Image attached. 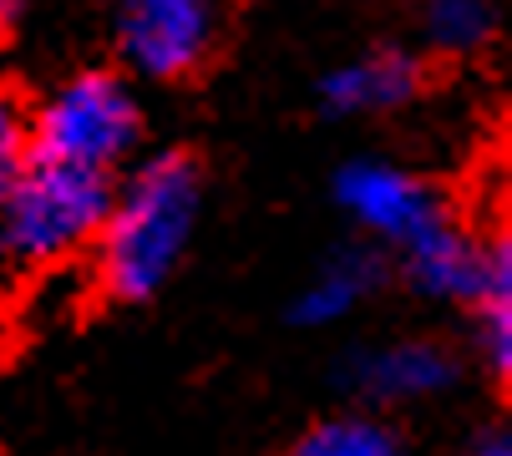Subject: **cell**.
Here are the masks:
<instances>
[{
  "instance_id": "cell-1",
  "label": "cell",
  "mask_w": 512,
  "mask_h": 456,
  "mask_svg": "<svg viewBox=\"0 0 512 456\" xmlns=\"http://www.w3.org/2000/svg\"><path fill=\"white\" fill-rule=\"evenodd\" d=\"M203 213V173L183 152H158L122 188L97 234L102 289L122 304L153 299L188 254V239Z\"/></svg>"
},
{
  "instance_id": "cell-2",
  "label": "cell",
  "mask_w": 512,
  "mask_h": 456,
  "mask_svg": "<svg viewBox=\"0 0 512 456\" xmlns=\"http://www.w3.org/2000/svg\"><path fill=\"white\" fill-rule=\"evenodd\" d=\"M112 208V178L66 168L51 158H26L11 193L0 198V244L21 264H56L97 244Z\"/></svg>"
},
{
  "instance_id": "cell-3",
  "label": "cell",
  "mask_w": 512,
  "mask_h": 456,
  "mask_svg": "<svg viewBox=\"0 0 512 456\" xmlns=\"http://www.w3.org/2000/svg\"><path fill=\"white\" fill-rule=\"evenodd\" d=\"M31 152L66 168L112 173L142 137V107L127 76L117 71H77L36 107Z\"/></svg>"
},
{
  "instance_id": "cell-4",
  "label": "cell",
  "mask_w": 512,
  "mask_h": 456,
  "mask_svg": "<svg viewBox=\"0 0 512 456\" xmlns=\"http://www.w3.org/2000/svg\"><path fill=\"white\" fill-rule=\"evenodd\" d=\"M213 0H117V46L137 76L178 82L213 51Z\"/></svg>"
},
{
  "instance_id": "cell-5",
  "label": "cell",
  "mask_w": 512,
  "mask_h": 456,
  "mask_svg": "<svg viewBox=\"0 0 512 456\" xmlns=\"http://www.w3.org/2000/svg\"><path fill=\"white\" fill-rule=\"evenodd\" d=\"M335 198L350 213L355 228H365L371 239L391 244V249H411L426 228H436L442 198H436L411 168L386 163V158H355L335 173Z\"/></svg>"
},
{
  "instance_id": "cell-6",
  "label": "cell",
  "mask_w": 512,
  "mask_h": 456,
  "mask_svg": "<svg viewBox=\"0 0 512 456\" xmlns=\"http://www.w3.org/2000/svg\"><path fill=\"white\" fill-rule=\"evenodd\" d=\"M411 284L426 299H442V304H482L487 294H507L512 289V264H507V244L502 239H472L467 228H457L452 218H442L436 228L401 249Z\"/></svg>"
},
{
  "instance_id": "cell-7",
  "label": "cell",
  "mask_w": 512,
  "mask_h": 456,
  "mask_svg": "<svg viewBox=\"0 0 512 456\" xmlns=\"http://www.w3.org/2000/svg\"><path fill=\"white\" fill-rule=\"evenodd\" d=\"M457 380H462L457 355L436 340H391V345L355 355V365H350V386L381 406H411V401L447 396Z\"/></svg>"
},
{
  "instance_id": "cell-8",
  "label": "cell",
  "mask_w": 512,
  "mask_h": 456,
  "mask_svg": "<svg viewBox=\"0 0 512 456\" xmlns=\"http://www.w3.org/2000/svg\"><path fill=\"white\" fill-rule=\"evenodd\" d=\"M421 87V66L406 51H365L340 61L335 71H325L320 82V102L335 117H371V112H391L406 107Z\"/></svg>"
},
{
  "instance_id": "cell-9",
  "label": "cell",
  "mask_w": 512,
  "mask_h": 456,
  "mask_svg": "<svg viewBox=\"0 0 512 456\" xmlns=\"http://www.w3.org/2000/svg\"><path fill=\"white\" fill-rule=\"evenodd\" d=\"M376 289V259L371 254H360V249H350V254H335V259H325L315 274H310V284L295 294V304H289V320L295 325H335V320H345L350 310H360V299Z\"/></svg>"
},
{
  "instance_id": "cell-10",
  "label": "cell",
  "mask_w": 512,
  "mask_h": 456,
  "mask_svg": "<svg viewBox=\"0 0 512 456\" xmlns=\"http://www.w3.org/2000/svg\"><path fill=\"white\" fill-rule=\"evenodd\" d=\"M289 456H406V446L376 416H330L289 446Z\"/></svg>"
},
{
  "instance_id": "cell-11",
  "label": "cell",
  "mask_w": 512,
  "mask_h": 456,
  "mask_svg": "<svg viewBox=\"0 0 512 456\" xmlns=\"http://www.w3.org/2000/svg\"><path fill=\"white\" fill-rule=\"evenodd\" d=\"M492 26V0H421V31L436 51H477Z\"/></svg>"
},
{
  "instance_id": "cell-12",
  "label": "cell",
  "mask_w": 512,
  "mask_h": 456,
  "mask_svg": "<svg viewBox=\"0 0 512 456\" xmlns=\"http://www.w3.org/2000/svg\"><path fill=\"white\" fill-rule=\"evenodd\" d=\"M26 158H31V127H26V117L11 97H0V198L11 193Z\"/></svg>"
},
{
  "instance_id": "cell-13",
  "label": "cell",
  "mask_w": 512,
  "mask_h": 456,
  "mask_svg": "<svg viewBox=\"0 0 512 456\" xmlns=\"http://www.w3.org/2000/svg\"><path fill=\"white\" fill-rule=\"evenodd\" d=\"M472 456H512V446H507L502 431H492V436H482V441L472 446Z\"/></svg>"
},
{
  "instance_id": "cell-14",
  "label": "cell",
  "mask_w": 512,
  "mask_h": 456,
  "mask_svg": "<svg viewBox=\"0 0 512 456\" xmlns=\"http://www.w3.org/2000/svg\"><path fill=\"white\" fill-rule=\"evenodd\" d=\"M16 11H21V0H0V31L16 21Z\"/></svg>"
}]
</instances>
